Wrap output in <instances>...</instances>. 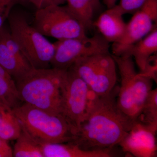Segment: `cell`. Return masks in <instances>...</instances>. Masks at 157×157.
Returning <instances> with one entry per match:
<instances>
[{
    "instance_id": "cell-1",
    "label": "cell",
    "mask_w": 157,
    "mask_h": 157,
    "mask_svg": "<svg viewBox=\"0 0 157 157\" xmlns=\"http://www.w3.org/2000/svg\"><path fill=\"white\" fill-rule=\"evenodd\" d=\"M118 89L115 86L103 95L90 91L85 115L70 143L86 150L112 148L119 144L135 122L118 108Z\"/></svg>"
},
{
    "instance_id": "cell-2",
    "label": "cell",
    "mask_w": 157,
    "mask_h": 157,
    "mask_svg": "<svg viewBox=\"0 0 157 157\" xmlns=\"http://www.w3.org/2000/svg\"><path fill=\"white\" fill-rule=\"evenodd\" d=\"M67 70L32 68L15 81L21 101L48 112L60 113L61 86Z\"/></svg>"
},
{
    "instance_id": "cell-3",
    "label": "cell",
    "mask_w": 157,
    "mask_h": 157,
    "mask_svg": "<svg viewBox=\"0 0 157 157\" xmlns=\"http://www.w3.org/2000/svg\"><path fill=\"white\" fill-rule=\"evenodd\" d=\"M21 129L40 144L73 141L74 131L60 113H54L22 103L14 108Z\"/></svg>"
},
{
    "instance_id": "cell-4",
    "label": "cell",
    "mask_w": 157,
    "mask_h": 157,
    "mask_svg": "<svg viewBox=\"0 0 157 157\" xmlns=\"http://www.w3.org/2000/svg\"><path fill=\"white\" fill-rule=\"evenodd\" d=\"M121 78L117 104L132 122L137 121L152 87L151 79L137 73L132 57L113 55Z\"/></svg>"
},
{
    "instance_id": "cell-5",
    "label": "cell",
    "mask_w": 157,
    "mask_h": 157,
    "mask_svg": "<svg viewBox=\"0 0 157 157\" xmlns=\"http://www.w3.org/2000/svg\"><path fill=\"white\" fill-rule=\"evenodd\" d=\"M10 33L32 68L48 69L54 53V45L20 14L9 17Z\"/></svg>"
},
{
    "instance_id": "cell-6",
    "label": "cell",
    "mask_w": 157,
    "mask_h": 157,
    "mask_svg": "<svg viewBox=\"0 0 157 157\" xmlns=\"http://www.w3.org/2000/svg\"><path fill=\"white\" fill-rule=\"evenodd\" d=\"M33 26L45 36L58 40L87 36L86 29L67 6L52 5L37 9Z\"/></svg>"
},
{
    "instance_id": "cell-7",
    "label": "cell",
    "mask_w": 157,
    "mask_h": 157,
    "mask_svg": "<svg viewBox=\"0 0 157 157\" xmlns=\"http://www.w3.org/2000/svg\"><path fill=\"white\" fill-rule=\"evenodd\" d=\"M90 91L73 70H66L61 86L60 114L73 128L74 135L85 115Z\"/></svg>"
},
{
    "instance_id": "cell-8",
    "label": "cell",
    "mask_w": 157,
    "mask_h": 157,
    "mask_svg": "<svg viewBox=\"0 0 157 157\" xmlns=\"http://www.w3.org/2000/svg\"><path fill=\"white\" fill-rule=\"evenodd\" d=\"M52 68L68 70L79 59L98 54H109V42L101 35L91 37L73 38L54 42Z\"/></svg>"
},
{
    "instance_id": "cell-9",
    "label": "cell",
    "mask_w": 157,
    "mask_h": 157,
    "mask_svg": "<svg viewBox=\"0 0 157 157\" xmlns=\"http://www.w3.org/2000/svg\"><path fill=\"white\" fill-rule=\"evenodd\" d=\"M133 14L126 24L122 39L117 43H113V55L120 56L125 49L146 36L156 27L157 0H148Z\"/></svg>"
},
{
    "instance_id": "cell-10",
    "label": "cell",
    "mask_w": 157,
    "mask_h": 157,
    "mask_svg": "<svg viewBox=\"0 0 157 157\" xmlns=\"http://www.w3.org/2000/svg\"><path fill=\"white\" fill-rule=\"evenodd\" d=\"M156 132L149 127L136 121L119 144L124 151L135 156H154L156 151Z\"/></svg>"
},
{
    "instance_id": "cell-11",
    "label": "cell",
    "mask_w": 157,
    "mask_h": 157,
    "mask_svg": "<svg viewBox=\"0 0 157 157\" xmlns=\"http://www.w3.org/2000/svg\"><path fill=\"white\" fill-rule=\"evenodd\" d=\"M123 13L118 5L103 12L94 21L93 27L98 31L107 42L117 43L122 39L125 32L126 23L123 18Z\"/></svg>"
},
{
    "instance_id": "cell-12",
    "label": "cell",
    "mask_w": 157,
    "mask_h": 157,
    "mask_svg": "<svg viewBox=\"0 0 157 157\" xmlns=\"http://www.w3.org/2000/svg\"><path fill=\"white\" fill-rule=\"evenodd\" d=\"M117 81L116 64L112 55L103 56L89 89L98 95L108 94L116 86Z\"/></svg>"
},
{
    "instance_id": "cell-13",
    "label": "cell",
    "mask_w": 157,
    "mask_h": 157,
    "mask_svg": "<svg viewBox=\"0 0 157 157\" xmlns=\"http://www.w3.org/2000/svg\"><path fill=\"white\" fill-rule=\"evenodd\" d=\"M42 144L44 157H111L117 155L113 148L86 150L70 142Z\"/></svg>"
},
{
    "instance_id": "cell-14",
    "label": "cell",
    "mask_w": 157,
    "mask_h": 157,
    "mask_svg": "<svg viewBox=\"0 0 157 157\" xmlns=\"http://www.w3.org/2000/svg\"><path fill=\"white\" fill-rule=\"evenodd\" d=\"M157 51V29L156 27L146 36L125 49L120 56L133 57L141 72L145 69L148 59L156 53Z\"/></svg>"
},
{
    "instance_id": "cell-15",
    "label": "cell",
    "mask_w": 157,
    "mask_h": 157,
    "mask_svg": "<svg viewBox=\"0 0 157 157\" xmlns=\"http://www.w3.org/2000/svg\"><path fill=\"white\" fill-rule=\"evenodd\" d=\"M21 131V126L14 109L0 101V137L8 141L15 140Z\"/></svg>"
},
{
    "instance_id": "cell-16",
    "label": "cell",
    "mask_w": 157,
    "mask_h": 157,
    "mask_svg": "<svg viewBox=\"0 0 157 157\" xmlns=\"http://www.w3.org/2000/svg\"><path fill=\"white\" fill-rule=\"evenodd\" d=\"M0 66L16 81L32 69L30 65L20 60L0 38Z\"/></svg>"
},
{
    "instance_id": "cell-17",
    "label": "cell",
    "mask_w": 157,
    "mask_h": 157,
    "mask_svg": "<svg viewBox=\"0 0 157 157\" xmlns=\"http://www.w3.org/2000/svg\"><path fill=\"white\" fill-rule=\"evenodd\" d=\"M66 2L69 11L86 30L93 27L94 15L97 11L93 0H66Z\"/></svg>"
},
{
    "instance_id": "cell-18",
    "label": "cell",
    "mask_w": 157,
    "mask_h": 157,
    "mask_svg": "<svg viewBox=\"0 0 157 157\" xmlns=\"http://www.w3.org/2000/svg\"><path fill=\"white\" fill-rule=\"evenodd\" d=\"M15 140L13 149V157H44L42 144L34 140L22 129Z\"/></svg>"
},
{
    "instance_id": "cell-19",
    "label": "cell",
    "mask_w": 157,
    "mask_h": 157,
    "mask_svg": "<svg viewBox=\"0 0 157 157\" xmlns=\"http://www.w3.org/2000/svg\"><path fill=\"white\" fill-rule=\"evenodd\" d=\"M154 131L157 129V90L149 94L137 120Z\"/></svg>"
},
{
    "instance_id": "cell-20",
    "label": "cell",
    "mask_w": 157,
    "mask_h": 157,
    "mask_svg": "<svg viewBox=\"0 0 157 157\" xmlns=\"http://www.w3.org/2000/svg\"><path fill=\"white\" fill-rule=\"evenodd\" d=\"M0 101L13 109L22 104L16 82L11 76L0 77Z\"/></svg>"
},
{
    "instance_id": "cell-21",
    "label": "cell",
    "mask_w": 157,
    "mask_h": 157,
    "mask_svg": "<svg viewBox=\"0 0 157 157\" xmlns=\"http://www.w3.org/2000/svg\"><path fill=\"white\" fill-rule=\"evenodd\" d=\"M148 0H121L118 6L124 14H134L141 8Z\"/></svg>"
},
{
    "instance_id": "cell-22",
    "label": "cell",
    "mask_w": 157,
    "mask_h": 157,
    "mask_svg": "<svg viewBox=\"0 0 157 157\" xmlns=\"http://www.w3.org/2000/svg\"><path fill=\"white\" fill-rule=\"evenodd\" d=\"M25 0H0V29L4 23L9 18L11 10L15 5Z\"/></svg>"
},
{
    "instance_id": "cell-23",
    "label": "cell",
    "mask_w": 157,
    "mask_h": 157,
    "mask_svg": "<svg viewBox=\"0 0 157 157\" xmlns=\"http://www.w3.org/2000/svg\"><path fill=\"white\" fill-rule=\"evenodd\" d=\"M157 54L151 56L147 63L145 69L140 74L150 78L152 80L157 81Z\"/></svg>"
},
{
    "instance_id": "cell-24",
    "label": "cell",
    "mask_w": 157,
    "mask_h": 157,
    "mask_svg": "<svg viewBox=\"0 0 157 157\" xmlns=\"http://www.w3.org/2000/svg\"><path fill=\"white\" fill-rule=\"evenodd\" d=\"M31 3L37 9H42L52 5H60L66 2V0H25Z\"/></svg>"
},
{
    "instance_id": "cell-25",
    "label": "cell",
    "mask_w": 157,
    "mask_h": 157,
    "mask_svg": "<svg viewBox=\"0 0 157 157\" xmlns=\"http://www.w3.org/2000/svg\"><path fill=\"white\" fill-rule=\"evenodd\" d=\"M13 157V149L8 140L0 137V157Z\"/></svg>"
},
{
    "instance_id": "cell-26",
    "label": "cell",
    "mask_w": 157,
    "mask_h": 157,
    "mask_svg": "<svg viewBox=\"0 0 157 157\" xmlns=\"http://www.w3.org/2000/svg\"><path fill=\"white\" fill-rule=\"evenodd\" d=\"M104 5L107 8V9H110L116 6L117 0H103Z\"/></svg>"
},
{
    "instance_id": "cell-27",
    "label": "cell",
    "mask_w": 157,
    "mask_h": 157,
    "mask_svg": "<svg viewBox=\"0 0 157 157\" xmlns=\"http://www.w3.org/2000/svg\"><path fill=\"white\" fill-rule=\"evenodd\" d=\"M93 2H94L95 7L97 10L100 9L101 6V2H100V0H93Z\"/></svg>"
}]
</instances>
